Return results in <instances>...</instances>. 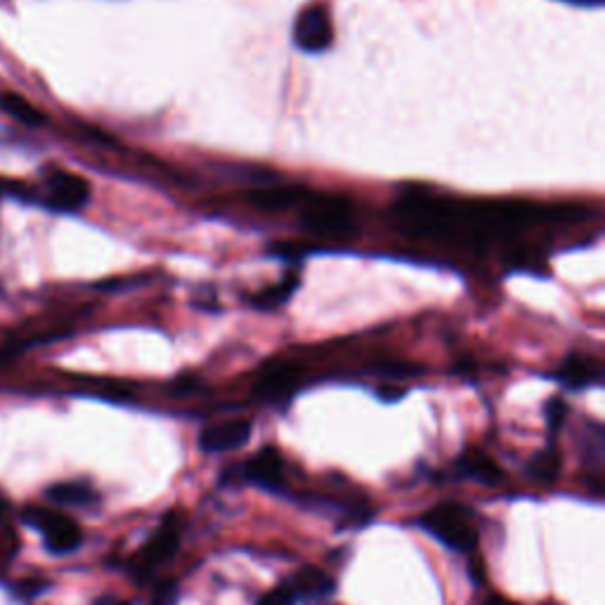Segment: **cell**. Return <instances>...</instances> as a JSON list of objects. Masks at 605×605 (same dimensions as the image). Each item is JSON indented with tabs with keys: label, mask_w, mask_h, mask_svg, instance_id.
<instances>
[{
	"label": "cell",
	"mask_w": 605,
	"mask_h": 605,
	"mask_svg": "<svg viewBox=\"0 0 605 605\" xmlns=\"http://www.w3.org/2000/svg\"><path fill=\"white\" fill-rule=\"evenodd\" d=\"M336 584L331 577L327 575V572L320 570V568H312V565H308V568H303L298 575L294 577V584H291V591H294L296 596H303V598H324L329 594H334Z\"/></svg>",
	"instance_id": "5bb4252c"
},
{
	"label": "cell",
	"mask_w": 605,
	"mask_h": 605,
	"mask_svg": "<svg viewBox=\"0 0 605 605\" xmlns=\"http://www.w3.org/2000/svg\"><path fill=\"white\" fill-rule=\"evenodd\" d=\"M402 395H405V390L398 388V386H381L379 390H376V398H379L381 402H398L402 400Z\"/></svg>",
	"instance_id": "44dd1931"
},
{
	"label": "cell",
	"mask_w": 605,
	"mask_h": 605,
	"mask_svg": "<svg viewBox=\"0 0 605 605\" xmlns=\"http://www.w3.org/2000/svg\"><path fill=\"white\" fill-rule=\"evenodd\" d=\"M0 109H3L5 114L12 116V119L24 123V126L38 128L45 123V114L41 109L34 107L26 97L17 95V93H3L0 95Z\"/></svg>",
	"instance_id": "2e32d148"
},
{
	"label": "cell",
	"mask_w": 605,
	"mask_h": 605,
	"mask_svg": "<svg viewBox=\"0 0 605 605\" xmlns=\"http://www.w3.org/2000/svg\"><path fill=\"white\" fill-rule=\"evenodd\" d=\"M308 197H310L308 187L270 185V187H260V190L249 192L244 197V201L246 204H251L253 208H258V211L282 213V211H291V208H301Z\"/></svg>",
	"instance_id": "9c48e42d"
},
{
	"label": "cell",
	"mask_w": 605,
	"mask_h": 605,
	"mask_svg": "<svg viewBox=\"0 0 605 605\" xmlns=\"http://www.w3.org/2000/svg\"><path fill=\"white\" fill-rule=\"evenodd\" d=\"M180 530H182V518L180 513H168L161 523V528L156 530V535L149 539V542L142 546L138 551V556L130 561V575L133 580H138L140 584L152 580V575L161 568L166 561H171L178 551L180 544Z\"/></svg>",
	"instance_id": "3957f363"
},
{
	"label": "cell",
	"mask_w": 605,
	"mask_h": 605,
	"mask_svg": "<svg viewBox=\"0 0 605 605\" xmlns=\"http://www.w3.org/2000/svg\"><path fill=\"white\" fill-rule=\"evenodd\" d=\"M90 201V185L81 175L52 171L45 180V204L57 213H76Z\"/></svg>",
	"instance_id": "8992f818"
},
{
	"label": "cell",
	"mask_w": 605,
	"mask_h": 605,
	"mask_svg": "<svg viewBox=\"0 0 605 605\" xmlns=\"http://www.w3.org/2000/svg\"><path fill=\"white\" fill-rule=\"evenodd\" d=\"M419 525L428 535L459 554H471L478 546V530L468 518V511L459 504H438L419 518Z\"/></svg>",
	"instance_id": "6da1fadb"
},
{
	"label": "cell",
	"mask_w": 605,
	"mask_h": 605,
	"mask_svg": "<svg viewBox=\"0 0 605 605\" xmlns=\"http://www.w3.org/2000/svg\"><path fill=\"white\" fill-rule=\"evenodd\" d=\"M175 601H178V582L164 580L154 589L149 605H175Z\"/></svg>",
	"instance_id": "ffe728a7"
},
{
	"label": "cell",
	"mask_w": 605,
	"mask_h": 605,
	"mask_svg": "<svg viewBox=\"0 0 605 605\" xmlns=\"http://www.w3.org/2000/svg\"><path fill=\"white\" fill-rule=\"evenodd\" d=\"M251 421L249 419H230L223 424L206 428L199 438L201 452L206 454H223L239 450L251 438Z\"/></svg>",
	"instance_id": "ba28073f"
},
{
	"label": "cell",
	"mask_w": 605,
	"mask_h": 605,
	"mask_svg": "<svg viewBox=\"0 0 605 605\" xmlns=\"http://www.w3.org/2000/svg\"><path fill=\"white\" fill-rule=\"evenodd\" d=\"M565 3H577V5H587V8H598V5H603V0H565Z\"/></svg>",
	"instance_id": "603a6c76"
},
{
	"label": "cell",
	"mask_w": 605,
	"mask_h": 605,
	"mask_svg": "<svg viewBox=\"0 0 605 605\" xmlns=\"http://www.w3.org/2000/svg\"><path fill=\"white\" fill-rule=\"evenodd\" d=\"M528 471L532 478L539 480V483H554L558 473H561V457H558L556 450L539 452L537 457L530 461Z\"/></svg>",
	"instance_id": "e0dca14e"
},
{
	"label": "cell",
	"mask_w": 605,
	"mask_h": 605,
	"mask_svg": "<svg viewBox=\"0 0 605 605\" xmlns=\"http://www.w3.org/2000/svg\"><path fill=\"white\" fill-rule=\"evenodd\" d=\"M93 605H130V603L121 601V598H114V596H102V598H97Z\"/></svg>",
	"instance_id": "7402d4cb"
},
{
	"label": "cell",
	"mask_w": 605,
	"mask_h": 605,
	"mask_svg": "<svg viewBox=\"0 0 605 605\" xmlns=\"http://www.w3.org/2000/svg\"><path fill=\"white\" fill-rule=\"evenodd\" d=\"M5 509H8V504H5V499H0V516H3Z\"/></svg>",
	"instance_id": "d4e9b609"
},
{
	"label": "cell",
	"mask_w": 605,
	"mask_h": 605,
	"mask_svg": "<svg viewBox=\"0 0 605 605\" xmlns=\"http://www.w3.org/2000/svg\"><path fill=\"white\" fill-rule=\"evenodd\" d=\"M556 379L570 390H584L591 386H598L603 379V369L594 357H582V355H570L565 357L561 367H558Z\"/></svg>",
	"instance_id": "8fae6325"
},
{
	"label": "cell",
	"mask_w": 605,
	"mask_h": 605,
	"mask_svg": "<svg viewBox=\"0 0 605 605\" xmlns=\"http://www.w3.org/2000/svg\"><path fill=\"white\" fill-rule=\"evenodd\" d=\"M298 383H301V372H298V367L279 364V367H272L260 376L256 383V395L265 402H282L284 398H289V395L294 393Z\"/></svg>",
	"instance_id": "30bf717a"
},
{
	"label": "cell",
	"mask_w": 605,
	"mask_h": 605,
	"mask_svg": "<svg viewBox=\"0 0 605 605\" xmlns=\"http://www.w3.org/2000/svg\"><path fill=\"white\" fill-rule=\"evenodd\" d=\"M5 190H3V180H0V194H3Z\"/></svg>",
	"instance_id": "484cf974"
},
{
	"label": "cell",
	"mask_w": 605,
	"mask_h": 605,
	"mask_svg": "<svg viewBox=\"0 0 605 605\" xmlns=\"http://www.w3.org/2000/svg\"><path fill=\"white\" fill-rule=\"evenodd\" d=\"M301 223L317 237H343L355 230L353 206L341 197L310 192V197L301 206Z\"/></svg>",
	"instance_id": "7a4b0ae2"
},
{
	"label": "cell",
	"mask_w": 605,
	"mask_h": 605,
	"mask_svg": "<svg viewBox=\"0 0 605 605\" xmlns=\"http://www.w3.org/2000/svg\"><path fill=\"white\" fill-rule=\"evenodd\" d=\"M242 478L268 492H279L284 487V461L275 447H265L242 466Z\"/></svg>",
	"instance_id": "52a82bcc"
},
{
	"label": "cell",
	"mask_w": 605,
	"mask_h": 605,
	"mask_svg": "<svg viewBox=\"0 0 605 605\" xmlns=\"http://www.w3.org/2000/svg\"><path fill=\"white\" fill-rule=\"evenodd\" d=\"M565 419H568V405H565V400L554 398L546 402V426L551 428V431H558L565 424Z\"/></svg>",
	"instance_id": "ac0fdd59"
},
{
	"label": "cell",
	"mask_w": 605,
	"mask_h": 605,
	"mask_svg": "<svg viewBox=\"0 0 605 605\" xmlns=\"http://www.w3.org/2000/svg\"><path fill=\"white\" fill-rule=\"evenodd\" d=\"M294 45L305 55H322L334 43V26H331V15L327 5L312 3L308 8L298 12L294 22Z\"/></svg>",
	"instance_id": "5b68a950"
},
{
	"label": "cell",
	"mask_w": 605,
	"mask_h": 605,
	"mask_svg": "<svg viewBox=\"0 0 605 605\" xmlns=\"http://www.w3.org/2000/svg\"><path fill=\"white\" fill-rule=\"evenodd\" d=\"M485 605H518V603H513L509 598H502V596H492Z\"/></svg>",
	"instance_id": "cb8c5ba5"
},
{
	"label": "cell",
	"mask_w": 605,
	"mask_h": 605,
	"mask_svg": "<svg viewBox=\"0 0 605 605\" xmlns=\"http://www.w3.org/2000/svg\"><path fill=\"white\" fill-rule=\"evenodd\" d=\"M24 523L38 530L45 539V549L55 556L74 554L83 544V532L69 516L60 511H48L31 506L24 513Z\"/></svg>",
	"instance_id": "277c9868"
},
{
	"label": "cell",
	"mask_w": 605,
	"mask_h": 605,
	"mask_svg": "<svg viewBox=\"0 0 605 605\" xmlns=\"http://www.w3.org/2000/svg\"><path fill=\"white\" fill-rule=\"evenodd\" d=\"M45 497L52 504L64 506V509H86V506H93L97 502V492L88 483H81V480H67V483L50 485L45 490Z\"/></svg>",
	"instance_id": "7c38bea8"
},
{
	"label": "cell",
	"mask_w": 605,
	"mask_h": 605,
	"mask_svg": "<svg viewBox=\"0 0 605 605\" xmlns=\"http://www.w3.org/2000/svg\"><path fill=\"white\" fill-rule=\"evenodd\" d=\"M459 466L468 478L478 480L483 485H499L504 480L502 468L494 464L490 457H485L483 452H466L459 459Z\"/></svg>",
	"instance_id": "9a60e30c"
},
{
	"label": "cell",
	"mask_w": 605,
	"mask_h": 605,
	"mask_svg": "<svg viewBox=\"0 0 605 605\" xmlns=\"http://www.w3.org/2000/svg\"><path fill=\"white\" fill-rule=\"evenodd\" d=\"M296 603V594L291 591L289 584H282V587H275L268 594H263L258 598L256 605H294Z\"/></svg>",
	"instance_id": "d6986e66"
},
{
	"label": "cell",
	"mask_w": 605,
	"mask_h": 605,
	"mask_svg": "<svg viewBox=\"0 0 605 605\" xmlns=\"http://www.w3.org/2000/svg\"><path fill=\"white\" fill-rule=\"evenodd\" d=\"M298 284H301V277L294 275H286L282 282L268 286V289L258 291L256 296L249 298V305L256 310H277L282 308L284 303L291 301V296H294V291L298 289Z\"/></svg>",
	"instance_id": "4fadbf2b"
}]
</instances>
